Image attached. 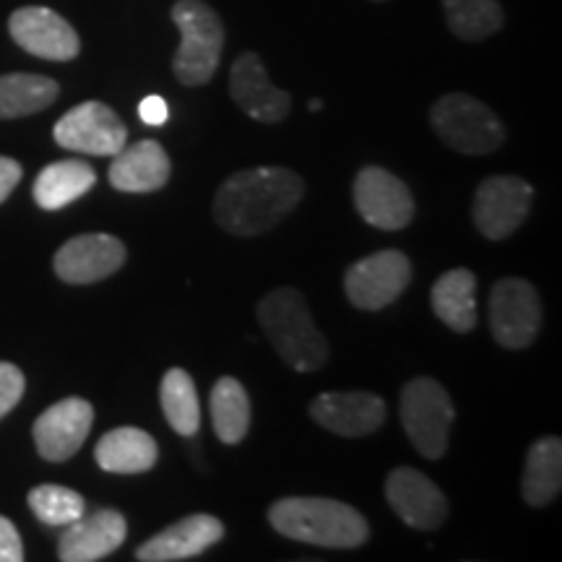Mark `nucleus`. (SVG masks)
I'll use <instances>...</instances> for the list:
<instances>
[{"label":"nucleus","mask_w":562,"mask_h":562,"mask_svg":"<svg viewBox=\"0 0 562 562\" xmlns=\"http://www.w3.org/2000/svg\"><path fill=\"white\" fill-rule=\"evenodd\" d=\"M372 3H385V0H372Z\"/></svg>","instance_id":"nucleus-35"},{"label":"nucleus","mask_w":562,"mask_h":562,"mask_svg":"<svg viewBox=\"0 0 562 562\" xmlns=\"http://www.w3.org/2000/svg\"><path fill=\"white\" fill-rule=\"evenodd\" d=\"M269 524L281 537L323 550H355L370 539L362 513L331 497H284L269 508Z\"/></svg>","instance_id":"nucleus-2"},{"label":"nucleus","mask_w":562,"mask_h":562,"mask_svg":"<svg viewBox=\"0 0 562 562\" xmlns=\"http://www.w3.org/2000/svg\"><path fill=\"white\" fill-rule=\"evenodd\" d=\"M305 182L286 167H256L235 172L220 186L214 199V220L237 237H256L277 227L297 209Z\"/></svg>","instance_id":"nucleus-1"},{"label":"nucleus","mask_w":562,"mask_h":562,"mask_svg":"<svg viewBox=\"0 0 562 562\" xmlns=\"http://www.w3.org/2000/svg\"><path fill=\"white\" fill-rule=\"evenodd\" d=\"M385 501L406 526L417 531L440 529L448 518L442 490L414 467L393 469L385 480Z\"/></svg>","instance_id":"nucleus-14"},{"label":"nucleus","mask_w":562,"mask_h":562,"mask_svg":"<svg viewBox=\"0 0 562 562\" xmlns=\"http://www.w3.org/2000/svg\"><path fill=\"white\" fill-rule=\"evenodd\" d=\"M161 412H165L170 427L182 438H193L201 427V406L195 393L193 378L182 368H172L161 378Z\"/></svg>","instance_id":"nucleus-27"},{"label":"nucleus","mask_w":562,"mask_h":562,"mask_svg":"<svg viewBox=\"0 0 562 562\" xmlns=\"http://www.w3.org/2000/svg\"><path fill=\"white\" fill-rule=\"evenodd\" d=\"M110 186L121 193H157L170 182L172 165L165 146L154 138L125 144L110 165Z\"/></svg>","instance_id":"nucleus-20"},{"label":"nucleus","mask_w":562,"mask_h":562,"mask_svg":"<svg viewBox=\"0 0 562 562\" xmlns=\"http://www.w3.org/2000/svg\"><path fill=\"white\" fill-rule=\"evenodd\" d=\"M224 539V524L209 513L182 518V521L161 529L157 537L144 542L136 550L140 562H180L199 558L209 547L220 544Z\"/></svg>","instance_id":"nucleus-19"},{"label":"nucleus","mask_w":562,"mask_h":562,"mask_svg":"<svg viewBox=\"0 0 562 562\" xmlns=\"http://www.w3.org/2000/svg\"><path fill=\"white\" fill-rule=\"evenodd\" d=\"M432 311L456 334L476 328V277L469 269L446 271L432 286Z\"/></svg>","instance_id":"nucleus-23"},{"label":"nucleus","mask_w":562,"mask_h":562,"mask_svg":"<svg viewBox=\"0 0 562 562\" xmlns=\"http://www.w3.org/2000/svg\"><path fill=\"white\" fill-rule=\"evenodd\" d=\"M258 321L277 355L297 372L321 370L328 362V344L315 326L305 297L281 286L258 302Z\"/></svg>","instance_id":"nucleus-3"},{"label":"nucleus","mask_w":562,"mask_h":562,"mask_svg":"<svg viewBox=\"0 0 562 562\" xmlns=\"http://www.w3.org/2000/svg\"><path fill=\"white\" fill-rule=\"evenodd\" d=\"M21 178H24V170L16 159L0 157V203H5V199L16 191Z\"/></svg>","instance_id":"nucleus-32"},{"label":"nucleus","mask_w":562,"mask_h":562,"mask_svg":"<svg viewBox=\"0 0 562 562\" xmlns=\"http://www.w3.org/2000/svg\"><path fill=\"white\" fill-rule=\"evenodd\" d=\"M211 422L224 446H237L250 430V398L235 378H220L211 389Z\"/></svg>","instance_id":"nucleus-26"},{"label":"nucleus","mask_w":562,"mask_h":562,"mask_svg":"<svg viewBox=\"0 0 562 562\" xmlns=\"http://www.w3.org/2000/svg\"><path fill=\"white\" fill-rule=\"evenodd\" d=\"M355 206L372 227L398 232L414 220L409 186L383 167H364L355 180Z\"/></svg>","instance_id":"nucleus-11"},{"label":"nucleus","mask_w":562,"mask_h":562,"mask_svg":"<svg viewBox=\"0 0 562 562\" xmlns=\"http://www.w3.org/2000/svg\"><path fill=\"white\" fill-rule=\"evenodd\" d=\"M91 425H94V406L87 398L70 396L53 404L34 422L32 435L37 453L45 461L63 463L74 459L87 442Z\"/></svg>","instance_id":"nucleus-13"},{"label":"nucleus","mask_w":562,"mask_h":562,"mask_svg":"<svg viewBox=\"0 0 562 562\" xmlns=\"http://www.w3.org/2000/svg\"><path fill=\"white\" fill-rule=\"evenodd\" d=\"M138 115L146 125H165L167 117H170V108H167V102L161 97L151 94L146 100H140Z\"/></svg>","instance_id":"nucleus-33"},{"label":"nucleus","mask_w":562,"mask_h":562,"mask_svg":"<svg viewBox=\"0 0 562 562\" xmlns=\"http://www.w3.org/2000/svg\"><path fill=\"white\" fill-rule=\"evenodd\" d=\"M430 123L448 149L467 154V157H484V154L497 151L505 140L501 117L467 91L442 94L432 104Z\"/></svg>","instance_id":"nucleus-5"},{"label":"nucleus","mask_w":562,"mask_h":562,"mask_svg":"<svg viewBox=\"0 0 562 562\" xmlns=\"http://www.w3.org/2000/svg\"><path fill=\"white\" fill-rule=\"evenodd\" d=\"M448 30L463 42H482L503 30L501 0H442Z\"/></svg>","instance_id":"nucleus-28"},{"label":"nucleus","mask_w":562,"mask_h":562,"mask_svg":"<svg viewBox=\"0 0 562 562\" xmlns=\"http://www.w3.org/2000/svg\"><path fill=\"white\" fill-rule=\"evenodd\" d=\"M11 40L34 58L68 63L79 58L81 40L58 11L45 5H24L9 19Z\"/></svg>","instance_id":"nucleus-12"},{"label":"nucleus","mask_w":562,"mask_h":562,"mask_svg":"<svg viewBox=\"0 0 562 562\" xmlns=\"http://www.w3.org/2000/svg\"><path fill=\"white\" fill-rule=\"evenodd\" d=\"M24 560V542L13 521L0 516V562H21Z\"/></svg>","instance_id":"nucleus-31"},{"label":"nucleus","mask_w":562,"mask_h":562,"mask_svg":"<svg viewBox=\"0 0 562 562\" xmlns=\"http://www.w3.org/2000/svg\"><path fill=\"white\" fill-rule=\"evenodd\" d=\"M398 412L417 453L427 461H438L448 451L453 425V402L448 391L435 378H414L404 385Z\"/></svg>","instance_id":"nucleus-6"},{"label":"nucleus","mask_w":562,"mask_h":562,"mask_svg":"<svg viewBox=\"0 0 562 562\" xmlns=\"http://www.w3.org/2000/svg\"><path fill=\"white\" fill-rule=\"evenodd\" d=\"M321 108H323V102H321V100H313V102H311V110H313V112H318Z\"/></svg>","instance_id":"nucleus-34"},{"label":"nucleus","mask_w":562,"mask_h":562,"mask_svg":"<svg viewBox=\"0 0 562 562\" xmlns=\"http://www.w3.org/2000/svg\"><path fill=\"white\" fill-rule=\"evenodd\" d=\"M542 328V300L531 281L508 277L492 286L490 331L505 349H526Z\"/></svg>","instance_id":"nucleus-7"},{"label":"nucleus","mask_w":562,"mask_h":562,"mask_svg":"<svg viewBox=\"0 0 562 562\" xmlns=\"http://www.w3.org/2000/svg\"><path fill=\"white\" fill-rule=\"evenodd\" d=\"M97 186V172L89 161L83 159H63L47 165L34 180L32 195L40 209L58 211L68 203L79 201Z\"/></svg>","instance_id":"nucleus-22"},{"label":"nucleus","mask_w":562,"mask_h":562,"mask_svg":"<svg viewBox=\"0 0 562 562\" xmlns=\"http://www.w3.org/2000/svg\"><path fill=\"white\" fill-rule=\"evenodd\" d=\"M311 417L341 438H364L385 422V402L368 391H331L313 398Z\"/></svg>","instance_id":"nucleus-17"},{"label":"nucleus","mask_w":562,"mask_h":562,"mask_svg":"<svg viewBox=\"0 0 562 562\" xmlns=\"http://www.w3.org/2000/svg\"><path fill=\"white\" fill-rule=\"evenodd\" d=\"M562 490V440L542 438L526 453L521 492L531 508L550 505Z\"/></svg>","instance_id":"nucleus-24"},{"label":"nucleus","mask_w":562,"mask_h":562,"mask_svg":"<svg viewBox=\"0 0 562 562\" xmlns=\"http://www.w3.org/2000/svg\"><path fill=\"white\" fill-rule=\"evenodd\" d=\"M58 539V558L63 562H97L104 560L125 542L128 524L123 513L102 508L94 513H83L74 524L63 526Z\"/></svg>","instance_id":"nucleus-18"},{"label":"nucleus","mask_w":562,"mask_h":562,"mask_svg":"<svg viewBox=\"0 0 562 562\" xmlns=\"http://www.w3.org/2000/svg\"><path fill=\"white\" fill-rule=\"evenodd\" d=\"M533 188L516 175H492L474 193L472 216L476 229L492 243L510 237L531 211Z\"/></svg>","instance_id":"nucleus-10"},{"label":"nucleus","mask_w":562,"mask_h":562,"mask_svg":"<svg viewBox=\"0 0 562 562\" xmlns=\"http://www.w3.org/2000/svg\"><path fill=\"white\" fill-rule=\"evenodd\" d=\"M412 281V261L402 250H381L355 261L344 273V292L360 311H383Z\"/></svg>","instance_id":"nucleus-8"},{"label":"nucleus","mask_w":562,"mask_h":562,"mask_svg":"<svg viewBox=\"0 0 562 562\" xmlns=\"http://www.w3.org/2000/svg\"><path fill=\"white\" fill-rule=\"evenodd\" d=\"M125 256H128V250L117 237L91 232V235L70 237L55 252L53 269L66 284H94V281H102L121 271Z\"/></svg>","instance_id":"nucleus-16"},{"label":"nucleus","mask_w":562,"mask_h":562,"mask_svg":"<svg viewBox=\"0 0 562 562\" xmlns=\"http://www.w3.org/2000/svg\"><path fill=\"white\" fill-rule=\"evenodd\" d=\"M55 144L89 157H115L128 144V128L115 110L102 102H81L55 123Z\"/></svg>","instance_id":"nucleus-9"},{"label":"nucleus","mask_w":562,"mask_h":562,"mask_svg":"<svg viewBox=\"0 0 562 562\" xmlns=\"http://www.w3.org/2000/svg\"><path fill=\"white\" fill-rule=\"evenodd\" d=\"M94 459L102 472L110 474H144L157 467V440L138 427H115L102 435L94 448Z\"/></svg>","instance_id":"nucleus-21"},{"label":"nucleus","mask_w":562,"mask_h":562,"mask_svg":"<svg viewBox=\"0 0 562 562\" xmlns=\"http://www.w3.org/2000/svg\"><path fill=\"white\" fill-rule=\"evenodd\" d=\"M170 16L180 32V47L172 58V74L182 87H203L214 79L224 50L220 13L203 0H178Z\"/></svg>","instance_id":"nucleus-4"},{"label":"nucleus","mask_w":562,"mask_h":562,"mask_svg":"<svg viewBox=\"0 0 562 562\" xmlns=\"http://www.w3.org/2000/svg\"><path fill=\"white\" fill-rule=\"evenodd\" d=\"M26 391V378L16 364L0 362V419L21 402Z\"/></svg>","instance_id":"nucleus-30"},{"label":"nucleus","mask_w":562,"mask_h":562,"mask_svg":"<svg viewBox=\"0 0 562 562\" xmlns=\"http://www.w3.org/2000/svg\"><path fill=\"white\" fill-rule=\"evenodd\" d=\"M26 503L42 524L55 526V529L74 524L87 513V503L79 492L63 487V484H40L30 492Z\"/></svg>","instance_id":"nucleus-29"},{"label":"nucleus","mask_w":562,"mask_h":562,"mask_svg":"<svg viewBox=\"0 0 562 562\" xmlns=\"http://www.w3.org/2000/svg\"><path fill=\"white\" fill-rule=\"evenodd\" d=\"M229 94L237 108L258 123H281L292 110L290 91L273 87L263 60L250 50L232 63Z\"/></svg>","instance_id":"nucleus-15"},{"label":"nucleus","mask_w":562,"mask_h":562,"mask_svg":"<svg viewBox=\"0 0 562 562\" xmlns=\"http://www.w3.org/2000/svg\"><path fill=\"white\" fill-rule=\"evenodd\" d=\"M58 81L40 74H3L0 76V121L30 117L47 110L58 100Z\"/></svg>","instance_id":"nucleus-25"}]
</instances>
